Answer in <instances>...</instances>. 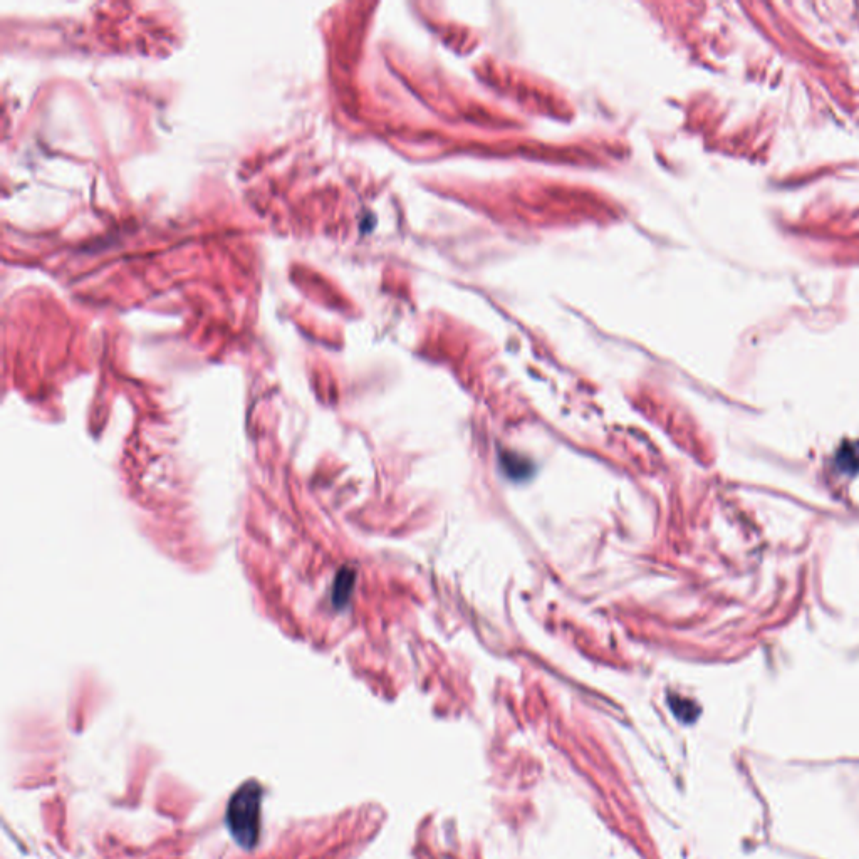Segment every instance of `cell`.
<instances>
[{
    "instance_id": "cell-1",
    "label": "cell",
    "mask_w": 859,
    "mask_h": 859,
    "mask_svg": "<svg viewBox=\"0 0 859 859\" xmlns=\"http://www.w3.org/2000/svg\"><path fill=\"white\" fill-rule=\"evenodd\" d=\"M262 791L257 782H247L230 799L227 807V824L235 841L242 848H252L261 831Z\"/></svg>"
},
{
    "instance_id": "cell-2",
    "label": "cell",
    "mask_w": 859,
    "mask_h": 859,
    "mask_svg": "<svg viewBox=\"0 0 859 859\" xmlns=\"http://www.w3.org/2000/svg\"><path fill=\"white\" fill-rule=\"evenodd\" d=\"M500 465H502V469L509 479L522 480L531 477V462L522 459L521 455H516V453H500Z\"/></svg>"
},
{
    "instance_id": "cell-3",
    "label": "cell",
    "mask_w": 859,
    "mask_h": 859,
    "mask_svg": "<svg viewBox=\"0 0 859 859\" xmlns=\"http://www.w3.org/2000/svg\"><path fill=\"white\" fill-rule=\"evenodd\" d=\"M353 581H355V574L348 573V571L339 574L336 588H334V599L336 601H346L349 598V591L353 589Z\"/></svg>"
}]
</instances>
